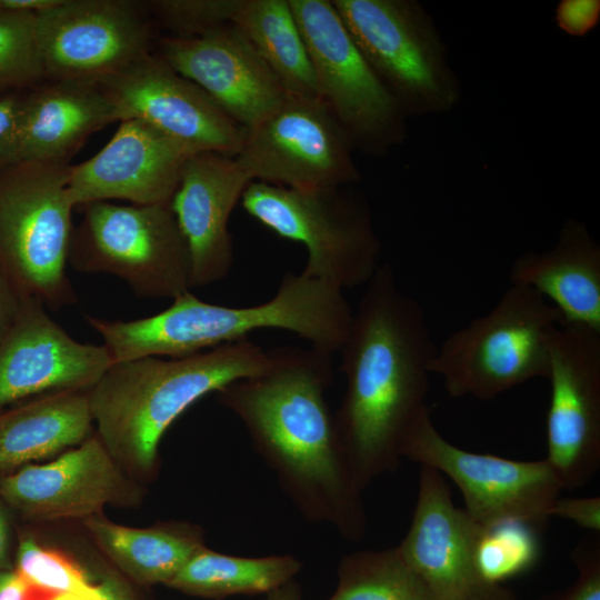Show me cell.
Wrapping results in <instances>:
<instances>
[{
	"instance_id": "2e32d148",
	"label": "cell",
	"mask_w": 600,
	"mask_h": 600,
	"mask_svg": "<svg viewBox=\"0 0 600 600\" xmlns=\"http://www.w3.org/2000/svg\"><path fill=\"white\" fill-rule=\"evenodd\" d=\"M98 84L121 121L142 120L190 156L216 152L234 158L242 147L246 129L159 54L150 52Z\"/></svg>"
},
{
	"instance_id": "277c9868",
	"label": "cell",
	"mask_w": 600,
	"mask_h": 600,
	"mask_svg": "<svg viewBox=\"0 0 600 600\" xmlns=\"http://www.w3.org/2000/svg\"><path fill=\"white\" fill-rule=\"evenodd\" d=\"M352 316L343 290L300 272L287 273L276 294L257 306L209 303L187 291L153 316L123 321L86 314V320L102 338L112 362H119L188 357L260 329L289 331L332 354L343 346Z\"/></svg>"
},
{
	"instance_id": "9c48e42d",
	"label": "cell",
	"mask_w": 600,
	"mask_h": 600,
	"mask_svg": "<svg viewBox=\"0 0 600 600\" xmlns=\"http://www.w3.org/2000/svg\"><path fill=\"white\" fill-rule=\"evenodd\" d=\"M81 208L68 254L73 270L116 276L139 298L173 300L190 291V254L170 203Z\"/></svg>"
},
{
	"instance_id": "f1b7e54d",
	"label": "cell",
	"mask_w": 600,
	"mask_h": 600,
	"mask_svg": "<svg viewBox=\"0 0 600 600\" xmlns=\"http://www.w3.org/2000/svg\"><path fill=\"white\" fill-rule=\"evenodd\" d=\"M337 577L328 600H437L398 547L348 553L338 564Z\"/></svg>"
},
{
	"instance_id": "83f0119b",
	"label": "cell",
	"mask_w": 600,
	"mask_h": 600,
	"mask_svg": "<svg viewBox=\"0 0 600 600\" xmlns=\"http://www.w3.org/2000/svg\"><path fill=\"white\" fill-rule=\"evenodd\" d=\"M14 570L38 588L96 600H133L119 580L88 567L72 551L48 544L19 523Z\"/></svg>"
},
{
	"instance_id": "5bb4252c",
	"label": "cell",
	"mask_w": 600,
	"mask_h": 600,
	"mask_svg": "<svg viewBox=\"0 0 600 600\" xmlns=\"http://www.w3.org/2000/svg\"><path fill=\"white\" fill-rule=\"evenodd\" d=\"M0 497L18 522L43 523L141 504L144 486L131 478L96 433L53 460L0 474Z\"/></svg>"
},
{
	"instance_id": "d6986e66",
	"label": "cell",
	"mask_w": 600,
	"mask_h": 600,
	"mask_svg": "<svg viewBox=\"0 0 600 600\" xmlns=\"http://www.w3.org/2000/svg\"><path fill=\"white\" fill-rule=\"evenodd\" d=\"M158 54L246 130L264 120L288 97L233 22L201 37H163Z\"/></svg>"
},
{
	"instance_id": "8d00e7d4",
	"label": "cell",
	"mask_w": 600,
	"mask_h": 600,
	"mask_svg": "<svg viewBox=\"0 0 600 600\" xmlns=\"http://www.w3.org/2000/svg\"><path fill=\"white\" fill-rule=\"evenodd\" d=\"M18 521L0 497V573L14 569Z\"/></svg>"
},
{
	"instance_id": "74e56055",
	"label": "cell",
	"mask_w": 600,
	"mask_h": 600,
	"mask_svg": "<svg viewBox=\"0 0 600 600\" xmlns=\"http://www.w3.org/2000/svg\"><path fill=\"white\" fill-rule=\"evenodd\" d=\"M24 297L0 267V341L17 320Z\"/></svg>"
},
{
	"instance_id": "d4e9b609",
	"label": "cell",
	"mask_w": 600,
	"mask_h": 600,
	"mask_svg": "<svg viewBox=\"0 0 600 600\" xmlns=\"http://www.w3.org/2000/svg\"><path fill=\"white\" fill-rule=\"evenodd\" d=\"M96 548L122 573L141 584H167L203 547L204 531L187 521L133 528L96 514L81 520Z\"/></svg>"
},
{
	"instance_id": "8992f818",
	"label": "cell",
	"mask_w": 600,
	"mask_h": 600,
	"mask_svg": "<svg viewBox=\"0 0 600 600\" xmlns=\"http://www.w3.org/2000/svg\"><path fill=\"white\" fill-rule=\"evenodd\" d=\"M71 166L18 161L0 169V267L23 296L52 310L78 300L67 273Z\"/></svg>"
},
{
	"instance_id": "4316f807",
	"label": "cell",
	"mask_w": 600,
	"mask_h": 600,
	"mask_svg": "<svg viewBox=\"0 0 600 600\" xmlns=\"http://www.w3.org/2000/svg\"><path fill=\"white\" fill-rule=\"evenodd\" d=\"M301 568V561L291 554L240 557L203 547L166 586L217 600L267 594L293 580Z\"/></svg>"
},
{
	"instance_id": "f546056e",
	"label": "cell",
	"mask_w": 600,
	"mask_h": 600,
	"mask_svg": "<svg viewBox=\"0 0 600 600\" xmlns=\"http://www.w3.org/2000/svg\"><path fill=\"white\" fill-rule=\"evenodd\" d=\"M540 553L534 526L521 520L481 526L474 551L481 577L493 584H503L527 572L537 563Z\"/></svg>"
},
{
	"instance_id": "e575fe53",
	"label": "cell",
	"mask_w": 600,
	"mask_h": 600,
	"mask_svg": "<svg viewBox=\"0 0 600 600\" xmlns=\"http://www.w3.org/2000/svg\"><path fill=\"white\" fill-rule=\"evenodd\" d=\"M550 517L561 518L593 533L600 532V497H558L552 503Z\"/></svg>"
},
{
	"instance_id": "52a82bcc",
	"label": "cell",
	"mask_w": 600,
	"mask_h": 600,
	"mask_svg": "<svg viewBox=\"0 0 600 600\" xmlns=\"http://www.w3.org/2000/svg\"><path fill=\"white\" fill-rule=\"evenodd\" d=\"M359 52L409 117L442 114L461 100L460 81L432 17L417 0H331Z\"/></svg>"
},
{
	"instance_id": "8fae6325",
	"label": "cell",
	"mask_w": 600,
	"mask_h": 600,
	"mask_svg": "<svg viewBox=\"0 0 600 600\" xmlns=\"http://www.w3.org/2000/svg\"><path fill=\"white\" fill-rule=\"evenodd\" d=\"M401 458L449 478L463 497L466 512L483 527L503 520L542 523L562 491L546 459L512 460L454 446L433 424L429 406L408 429Z\"/></svg>"
},
{
	"instance_id": "ac0fdd59",
	"label": "cell",
	"mask_w": 600,
	"mask_h": 600,
	"mask_svg": "<svg viewBox=\"0 0 600 600\" xmlns=\"http://www.w3.org/2000/svg\"><path fill=\"white\" fill-rule=\"evenodd\" d=\"M111 364L103 343L74 340L39 299L24 297L0 341V412L46 394L88 391Z\"/></svg>"
},
{
	"instance_id": "7a4b0ae2",
	"label": "cell",
	"mask_w": 600,
	"mask_h": 600,
	"mask_svg": "<svg viewBox=\"0 0 600 600\" xmlns=\"http://www.w3.org/2000/svg\"><path fill=\"white\" fill-rule=\"evenodd\" d=\"M436 349L420 303L380 264L339 351L346 391L334 416L362 491L399 467L404 436L428 406Z\"/></svg>"
},
{
	"instance_id": "4dcf8cb0",
	"label": "cell",
	"mask_w": 600,
	"mask_h": 600,
	"mask_svg": "<svg viewBox=\"0 0 600 600\" xmlns=\"http://www.w3.org/2000/svg\"><path fill=\"white\" fill-rule=\"evenodd\" d=\"M42 79L36 13L0 8V93L34 87Z\"/></svg>"
},
{
	"instance_id": "603a6c76",
	"label": "cell",
	"mask_w": 600,
	"mask_h": 600,
	"mask_svg": "<svg viewBox=\"0 0 600 600\" xmlns=\"http://www.w3.org/2000/svg\"><path fill=\"white\" fill-rule=\"evenodd\" d=\"M509 278L552 302L561 326L600 332V246L583 222L568 219L550 249L520 254Z\"/></svg>"
},
{
	"instance_id": "ab89813d",
	"label": "cell",
	"mask_w": 600,
	"mask_h": 600,
	"mask_svg": "<svg viewBox=\"0 0 600 600\" xmlns=\"http://www.w3.org/2000/svg\"><path fill=\"white\" fill-rule=\"evenodd\" d=\"M61 0H0V8L26 13H40L47 11Z\"/></svg>"
},
{
	"instance_id": "ffe728a7",
	"label": "cell",
	"mask_w": 600,
	"mask_h": 600,
	"mask_svg": "<svg viewBox=\"0 0 600 600\" xmlns=\"http://www.w3.org/2000/svg\"><path fill=\"white\" fill-rule=\"evenodd\" d=\"M190 154L139 119H127L93 157L71 166L68 194L76 207L127 200L132 204L170 203Z\"/></svg>"
},
{
	"instance_id": "484cf974",
	"label": "cell",
	"mask_w": 600,
	"mask_h": 600,
	"mask_svg": "<svg viewBox=\"0 0 600 600\" xmlns=\"http://www.w3.org/2000/svg\"><path fill=\"white\" fill-rule=\"evenodd\" d=\"M232 22L288 96L318 97L312 63L288 0H242Z\"/></svg>"
},
{
	"instance_id": "d590c367",
	"label": "cell",
	"mask_w": 600,
	"mask_h": 600,
	"mask_svg": "<svg viewBox=\"0 0 600 600\" xmlns=\"http://www.w3.org/2000/svg\"><path fill=\"white\" fill-rule=\"evenodd\" d=\"M21 97L18 91L0 93V169L13 163Z\"/></svg>"
},
{
	"instance_id": "ba28073f",
	"label": "cell",
	"mask_w": 600,
	"mask_h": 600,
	"mask_svg": "<svg viewBox=\"0 0 600 600\" xmlns=\"http://www.w3.org/2000/svg\"><path fill=\"white\" fill-rule=\"evenodd\" d=\"M246 212L307 250L301 271L341 290L368 283L381 243L363 196L351 187L291 189L251 181L241 197Z\"/></svg>"
},
{
	"instance_id": "5b68a950",
	"label": "cell",
	"mask_w": 600,
	"mask_h": 600,
	"mask_svg": "<svg viewBox=\"0 0 600 600\" xmlns=\"http://www.w3.org/2000/svg\"><path fill=\"white\" fill-rule=\"evenodd\" d=\"M561 326L557 309L517 284L486 314L452 332L437 347L430 373L454 398L491 400L536 378H548L552 338Z\"/></svg>"
},
{
	"instance_id": "b9f144b4",
	"label": "cell",
	"mask_w": 600,
	"mask_h": 600,
	"mask_svg": "<svg viewBox=\"0 0 600 600\" xmlns=\"http://www.w3.org/2000/svg\"><path fill=\"white\" fill-rule=\"evenodd\" d=\"M40 600H96L87 596L43 589Z\"/></svg>"
},
{
	"instance_id": "3957f363",
	"label": "cell",
	"mask_w": 600,
	"mask_h": 600,
	"mask_svg": "<svg viewBox=\"0 0 600 600\" xmlns=\"http://www.w3.org/2000/svg\"><path fill=\"white\" fill-rule=\"evenodd\" d=\"M274 350L249 338L192 356L112 362L87 391L94 433L120 467L141 484L159 471V446L170 426L211 392L267 371Z\"/></svg>"
},
{
	"instance_id": "6da1fadb",
	"label": "cell",
	"mask_w": 600,
	"mask_h": 600,
	"mask_svg": "<svg viewBox=\"0 0 600 600\" xmlns=\"http://www.w3.org/2000/svg\"><path fill=\"white\" fill-rule=\"evenodd\" d=\"M332 378L330 353L283 347L267 371L226 386L217 399L242 423L300 516L359 542L368 520L326 399Z\"/></svg>"
},
{
	"instance_id": "d6a6232c",
	"label": "cell",
	"mask_w": 600,
	"mask_h": 600,
	"mask_svg": "<svg viewBox=\"0 0 600 600\" xmlns=\"http://www.w3.org/2000/svg\"><path fill=\"white\" fill-rule=\"evenodd\" d=\"M570 559L578 571L574 582L538 600H600V539L591 537L581 541Z\"/></svg>"
},
{
	"instance_id": "44dd1931",
	"label": "cell",
	"mask_w": 600,
	"mask_h": 600,
	"mask_svg": "<svg viewBox=\"0 0 600 600\" xmlns=\"http://www.w3.org/2000/svg\"><path fill=\"white\" fill-rule=\"evenodd\" d=\"M250 182L232 157L200 152L187 158L170 206L188 246L192 288L229 274L233 246L228 223Z\"/></svg>"
},
{
	"instance_id": "cb8c5ba5",
	"label": "cell",
	"mask_w": 600,
	"mask_h": 600,
	"mask_svg": "<svg viewBox=\"0 0 600 600\" xmlns=\"http://www.w3.org/2000/svg\"><path fill=\"white\" fill-rule=\"evenodd\" d=\"M94 433L87 391L41 396L0 412V474L56 457Z\"/></svg>"
},
{
	"instance_id": "e0dca14e",
	"label": "cell",
	"mask_w": 600,
	"mask_h": 600,
	"mask_svg": "<svg viewBox=\"0 0 600 600\" xmlns=\"http://www.w3.org/2000/svg\"><path fill=\"white\" fill-rule=\"evenodd\" d=\"M480 528L454 506L444 477L420 467L411 524L397 547L437 600H517L503 584L481 577L474 554Z\"/></svg>"
},
{
	"instance_id": "4fadbf2b",
	"label": "cell",
	"mask_w": 600,
	"mask_h": 600,
	"mask_svg": "<svg viewBox=\"0 0 600 600\" xmlns=\"http://www.w3.org/2000/svg\"><path fill=\"white\" fill-rule=\"evenodd\" d=\"M44 78L99 83L151 52L146 2L61 0L36 14Z\"/></svg>"
},
{
	"instance_id": "836d02e7",
	"label": "cell",
	"mask_w": 600,
	"mask_h": 600,
	"mask_svg": "<svg viewBox=\"0 0 600 600\" xmlns=\"http://www.w3.org/2000/svg\"><path fill=\"white\" fill-rule=\"evenodd\" d=\"M554 21L562 32L571 37H584L599 24L600 1L561 0L556 8Z\"/></svg>"
},
{
	"instance_id": "1f68e13d",
	"label": "cell",
	"mask_w": 600,
	"mask_h": 600,
	"mask_svg": "<svg viewBox=\"0 0 600 600\" xmlns=\"http://www.w3.org/2000/svg\"><path fill=\"white\" fill-rule=\"evenodd\" d=\"M242 0H151L147 10L172 38L204 36L232 22Z\"/></svg>"
},
{
	"instance_id": "7402d4cb",
	"label": "cell",
	"mask_w": 600,
	"mask_h": 600,
	"mask_svg": "<svg viewBox=\"0 0 600 600\" xmlns=\"http://www.w3.org/2000/svg\"><path fill=\"white\" fill-rule=\"evenodd\" d=\"M121 121L98 83L48 80L22 94L13 163H69L96 131Z\"/></svg>"
},
{
	"instance_id": "9a60e30c",
	"label": "cell",
	"mask_w": 600,
	"mask_h": 600,
	"mask_svg": "<svg viewBox=\"0 0 600 600\" xmlns=\"http://www.w3.org/2000/svg\"><path fill=\"white\" fill-rule=\"evenodd\" d=\"M546 461L562 490L586 486L600 468V332L560 326L550 347Z\"/></svg>"
},
{
	"instance_id": "7c38bea8",
	"label": "cell",
	"mask_w": 600,
	"mask_h": 600,
	"mask_svg": "<svg viewBox=\"0 0 600 600\" xmlns=\"http://www.w3.org/2000/svg\"><path fill=\"white\" fill-rule=\"evenodd\" d=\"M352 146L319 97L288 96L246 130L234 157L251 181L291 189L351 187L360 180Z\"/></svg>"
},
{
	"instance_id": "30bf717a",
	"label": "cell",
	"mask_w": 600,
	"mask_h": 600,
	"mask_svg": "<svg viewBox=\"0 0 600 600\" xmlns=\"http://www.w3.org/2000/svg\"><path fill=\"white\" fill-rule=\"evenodd\" d=\"M318 89L353 151L383 157L407 138V118L379 82L331 0H288Z\"/></svg>"
},
{
	"instance_id": "60d3db41",
	"label": "cell",
	"mask_w": 600,
	"mask_h": 600,
	"mask_svg": "<svg viewBox=\"0 0 600 600\" xmlns=\"http://www.w3.org/2000/svg\"><path fill=\"white\" fill-rule=\"evenodd\" d=\"M302 589L294 579L266 594L263 600H301Z\"/></svg>"
},
{
	"instance_id": "f35d334b",
	"label": "cell",
	"mask_w": 600,
	"mask_h": 600,
	"mask_svg": "<svg viewBox=\"0 0 600 600\" xmlns=\"http://www.w3.org/2000/svg\"><path fill=\"white\" fill-rule=\"evenodd\" d=\"M42 591L14 569L0 573V600H40Z\"/></svg>"
}]
</instances>
